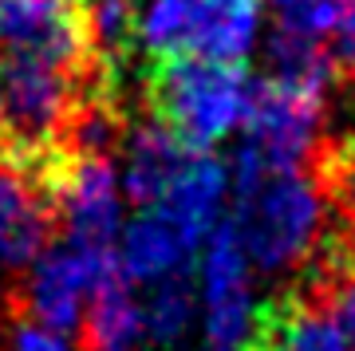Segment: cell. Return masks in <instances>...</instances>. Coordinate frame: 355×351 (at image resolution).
I'll return each mask as SVG.
<instances>
[{"label": "cell", "mask_w": 355, "mask_h": 351, "mask_svg": "<svg viewBox=\"0 0 355 351\" xmlns=\"http://www.w3.org/2000/svg\"><path fill=\"white\" fill-rule=\"evenodd\" d=\"M225 225L257 276H288L320 252L331 229V201L308 170L237 166Z\"/></svg>", "instance_id": "cell-1"}, {"label": "cell", "mask_w": 355, "mask_h": 351, "mask_svg": "<svg viewBox=\"0 0 355 351\" xmlns=\"http://www.w3.org/2000/svg\"><path fill=\"white\" fill-rule=\"evenodd\" d=\"M146 95L154 123H162L190 151L214 154L221 142L245 130L257 99V79L241 63L170 60L154 63Z\"/></svg>", "instance_id": "cell-2"}, {"label": "cell", "mask_w": 355, "mask_h": 351, "mask_svg": "<svg viewBox=\"0 0 355 351\" xmlns=\"http://www.w3.org/2000/svg\"><path fill=\"white\" fill-rule=\"evenodd\" d=\"M261 32L265 12L257 0H142L139 8V51L150 63H245Z\"/></svg>", "instance_id": "cell-3"}, {"label": "cell", "mask_w": 355, "mask_h": 351, "mask_svg": "<svg viewBox=\"0 0 355 351\" xmlns=\"http://www.w3.org/2000/svg\"><path fill=\"white\" fill-rule=\"evenodd\" d=\"M331 76H265L241 130L245 170H304L328 123Z\"/></svg>", "instance_id": "cell-4"}, {"label": "cell", "mask_w": 355, "mask_h": 351, "mask_svg": "<svg viewBox=\"0 0 355 351\" xmlns=\"http://www.w3.org/2000/svg\"><path fill=\"white\" fill-rule=\"evenodd\" d=\"M198 292V343L202 351H261L268 327L265 304L257 300V273L241 245L221 221L193 268Z\"/></svg>", "instance_id": "cell-5"}, {"label": "cell", "mask_w": 355, "mask_h": 351, "mask_svg": "<svg viewBox=\"0 0 355 351\" xmlns=\"http://www.w3.org/2000/svg\"><path fill=\"white\" fill-rule=\"evenodd\" d=\"M51 198L67 245L119 252V237L127 225V189L111 154L64 151L51 166Z\"/></svg>", "instance_id": "cell-6"}, {"label": "cell", "mask_w": 355, "mask_h": 351, "mask_svg": "<svg viewBox=\"0 0 355 351\" xmlns=\"http://www.w3.org/2000/svg\"><path fill=\"white\" fill-rule=\"evenodd\" d=\"M55 154H16L0 151V276H24L55 245L60 225L51 198Z\"/></svg>", "instance_id": "cell-7"}, {"label": "cell", "mask_w": 355, "mask_h": 351, "mask_svg": "<svg viewBox=\"0 0 355 351\" xmlns=\"http://www.w3.org/2000/svg\"><path fill=\"white\" fill-rule=\"evenodd\" d=\"M0 60L107 76L91 55L79 0H0Z\"/></svg>", "instance_id": "cell-8"}, {"label": "cell", "mask_w": 355, "mask_h": 351, "mask_svg": "<svg viewBox=\"0 0 355 351\" xmlns=\"http://www.w3.org/2000/svg\"><path fill=\"white\" fill-rule=\"evenodd\" d=\"M114 273H123L119 252H91L60 241L20 276V312L76 336L87 312V300Z\"/></svg>", "instance_id": "cell-9"}, {"label": "cell", "mask_w": 355, "mask_h": 351, "mask_svg": "<svg viewBox=\"0 0 355 351\" xmlns=\"http://www.w3.org/2000/svg\"><path fill=\"white\" fill-rule=\"evenodd\" d=\"M209 245L190 225L162 209H135L119 237V268L135 289H150L174 276H193L198 257Z\"/></svg>", "instance_id": "cell-10"}, {"label": "cell", "mask_w": 355, "mask_h": 351, "mask_svg": "<svg viewBox=\"0 0 355 351\" xmlns=\"http://www.w3.org/2000/svg\"><path fill=\"white\" fill-rule=\"evenodd\" d=\"M190 146L178 142L162 123H139L123 138V189L135 209H146L174 186V178L182 174V166L190 162Z\"/></svg>", "instance_id": "cell-11"}, {"label": "cell", "mask_w": 355, "mask_h": 351, "mask_svg": "<svg viewBox=\"0 0 355 351\" xmlns=\"http://www.w3.org/2000/svg\"><path fill=\"white\" fill-rule=\"evenodd\" d=\"M79 336H83V351H142V343H150L142 296L123 273L99 284V292L87 300Z\"/></svg>", "instance_id": "cell-12"}, {"label": "cell", "mask_w": 355, "mask_h": 351, "mask_svg": "<svg viewBox=\"0 0 355 351\" xmlns=\"http://www.w3.org/2000/svg\"><path fill=\"white\" fill-rule=\"evenodd\" d=\"M79 8H83V24H87L91 55L111 76L114 67L139 48L142 0H79Z\"/></svg>", "instance_id": "cell-13"}, {"label": "cell", "mask_w": 355, "mask_h": 351, "mask_svg": "<svg viewBox=\"0 0 355 351\" xmlns=\"http://www.w3.org/2000/svg\"><path fill=\"white\" fill-rule=\"evenodd\" d=\"M142 292V312H146V336L158 348H178L198 332V292L193 276H174L162 284H150Z\"/></svg>", "instance_id": "cell-14"}, {"label": "cell", "mask_w": 355, "mask_h": 351, "mask_svg": "<svg viewBox=\"0 0 355 351\" xmlns=\"http://www.w3.org/2000/svg\"><path fill=\"white\" fill-rule=\"evenodd\" d=\"M261 351H355V348L324 308L296 304V308H280V312L268 316Z\"/></svg>", "instance_id": "cell-15"}, {"label": "cell", "mask_w": 355, "mask_h": 351, "mask_svg": "<svg viewBox=\"0 0 355 351\" xmlns=\"http://www.w3.org/2000/svg\"><path fill=\"white\" fill-rule=\"evenodd\" d=\"M347 8H352V0H268L272 36L324 44L328 36H336Z\"/></svg>", "instance_id": "cell-16"}, {"label": "cell", "mask_w": 355, "mask_h": 351, "mask_svg": "<svg viewBox=\"0 0 355 351\" xmlns=\"http://www.w3.org/2000/svg\"><path fill=\"white\" fill-rule=\"evenodd\" d=\"M4 343H8L4 351H76V336H67L60 327L40 324V320H32L24 312H16Z\"/></svg>", "instance_id": "cell-17"}, {"label": "cell", "mask_w": 355, "mask_h": 351, "mask_svg": "<svg viewBox=\"0 0 355 351\" xmlns=\"http://www.w3.org/2000/svg\"><path fill=\"white\" fill-rule=\"evenodd\" d=\"M324 312L336 320V327H340L343 336L352 339V348H355V276L340 280V284L328 292V304H324Z\"/></svg>", "instance_id": "cell-18"}, {"label": "cell", "mask_w": 355, "mask_h": 351, "mask_svg": "<svg viewBox=\"0 0 355 351\" xmlns=\"http://www.w3.org/2000/svg\"><path fill=\"white\" fill-rule=\"evenodd\" d=\"M331 40H336V60L355 71V0H352V8L343 12V20H340V28H336Z\"/></svg>", "instance_id": "cell-19"}, {"label": "cell", "mask_w": 355, "mask_h": 351, "mask_svg": "<svg viewBox=\"0 0 355 351\" xmlns=\"http://www.w3.org/2000/svg\"><path fill=\"white\" fill-rule=\"evenodd\" d=\"M0 95H4V67H0Z\"/></svg>", "instance_id": "cell-20"}]
</instances>
